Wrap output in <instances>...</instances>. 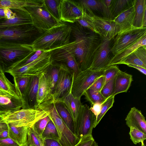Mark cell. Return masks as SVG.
<instances>
[{"label":"cell","mask_w":146,"mask_h":146,"mask_svg":"<svg viewBox=\"0 0 146 146\" xmlns=\"http://www.w3.org/2000/svg\"><path fill=\"white\" fill-rule=\"evenodd\" d=\"M70 25L74 40L69 45L73 50L80 70L84 71L90 67L101 37L89 29L87 30L76 22Z\"/></svg>","instance_id":"obj_1"},{"label":"cell","mask_w":146,"mask_h":146,"mask_svg":"<svg viewBox=\"0 0 146 146\" xmlns=\"http://www.w3.org/2000/svg\"><path fill=\"white\" fill-rule=\"evenodd\" d=\"M70 25L61 23L41 34L31 44L34 50L51 51L71 42Z\"/></svg>","instance_id":"obj_2"},{"label":"cell","mask_w":146,"mask_h":146,"mask_svg":"<svg viewBox=\"0 0 146 146\" xmlns=\"http://www.w3.org/2000/svg\"><path fill=\"white\" fill-rule=\"evenodd\" d=\"M35 52L31 44L0 41V72L26 60Z\"/></svg>","instance_id":"obj_3"},{"label":"cell","mask_w":146,"mask_h":146,"mask_svg":"<svg viewBox=\"0 0 146 146\" xmlns=\"http://www.w3.org/2000/svg\"><path fill=\"white\" fill-rule=\"evenodd\" d=\"M37 108L49 113V116L54 124L58 133V142L62 146H73L80 139L64 123L56 111L52 100L42 103Z\"/></svg>","instance_id":"obj_4"},{"label":"cell","mask_w":146,"mask_h":146,"mask_svg":"<svg viewBox=\"0 0 146 146\" xmlns=\"http://www.w3.org/2000/svg\"><path fill=\"white\" fill-rule=\"evenodd\" d=\"M41 34L33 24L18 25L0 30V41L31 44Z\"/></svg>","instance_id":"obj_5"},{"label":"cell","mask_w":146,"mask_h":146,"mask_svg":"<svg viewBox=\"0 0 146 146\" xmlns=\"http://www.w3.org/2000/svg\"><path fill=\"white\" fill-rule=\"evenodd\" d=\"M49 114L48 111L38 109H22L3 116L0 121L15 127H30Z\"/></svg>","instance_id":"obj_6"},{"label":"cell","mask_w":146,"mask_h":146,"mask_svg":"<svg viewBox=\"0 0 146 146\" xmlns=\"http://www.w3.org/2000/svg\"><path fill=\"white\" fill-rule=\"evenodd\" d=\"M51 62L50 51H43L33 62L20 67L9 69L5 72L9 74L13 78L33 76L39 77L42 74L46 73Z\"/></svg>","instance_id":"obj_7"},{"label":"cell","mask_w":146,"mask_h":146,"mask_svg":"<svg viewBox=\"0 0 146 146\" xmlns=\"http://www.w3.org/2000/svg\"><path fill=\"white\" fill-rule=\"evenodd\" d=\"M105 70L94 71L88 69L74 74L71 90L74 97L81 99L84 92L98 78L103 75Z\"/></svg>","instance_id":"obj_8"},{"label":"cell","mask_w":146,"mask_h":146,"mask_svg":"<svg viewBox=\"0 0 146 146\" xmlns=\"http://www.w3.org/2000/svg\"><path fill=\"white\" fill-rule=\"evenodd\" d=\"M146 35V27L136 28L119 33L115 37L111 46L113 56H115L133 44Z\"/></svg>","instance_id":"obj_9"},{"label":"cell","mask_w":146,"mask_h":146,"mask_svg":"<svg viewBox=\"0 0 146 146\" xmlns=\"http://www.w3.org/2000/svg\"><path fill=\"white\" fill-rule=\"evenodd\" d=\"M24 7L31 15L34 25L40 34L61 23L52 16L46 9L43 3L38 5Z\"/></svg>","instance_id":"obj_10"},{"label":"cell","mask_w":146,"mask_h":146,"mask_svg":"<svg viewBox=\"0 0 146 146\" xmlns=\"http://www.w3.org/2000/svg\"><path fill=\"white\" fill-rule=\"evenodd\" d=\"M96 118L86 104L82 105L79 109L76 123L74 126L75 134L80 138L92 135L95 128Z\"/></svg>","instance_id":"obj_11"},{"label":"cell","mask_w":146,"mask_h":146,"mask_svg":"<svg viewBox=\"0 0 146 146\" xmlns=\"http://www.w3.org/2000/svg\"><path fill=\"white\" fill-rule=\"evenodd\" d=\"M59 64L58 78L52 95L53 102L58 100L70 91L74 74L66 66Z\"/></svg>","instance_id":"obj_12"},{"label":"cell","mask_w":146,"mask_h":146,"mask_svg":"<svg viewBox=\"0 0 146 146\" xmlns=\"http://www.w3.org/2000/svg\"><path fill=\"white\" fill-rule=\"evenodd\" d=\"M111 48L110 40L101 37L100 42L94 53L92 64L89 69L96 71L107 68L113 56Z\"/></svg>","instance_id":"obj_13"},{"label":"cell","mask_w":146,"mask_h":146,"mask_svg":"<svg viewBox=\"0 0 146 146\" xmlns=\"http://www.w3.org/2000/svg\"><path fill=\"white\" fill-rule=\"evenodd\" d=\"M68 44L50 51V59L52 62L66 66L76 74L80 70L73 50Z\"/></svg>","instance_id":"obj_14"},{"label":"cell","mask_w":146,"mask_h":146,"mask_svg":"<svg viewBox=\"0 0 146 146\" xmlns=\"http://www.w3.org/2000/svg\"><path fill=\"white\" fill-rule=\"evenodd\" d=\"M92 18L97 33L103 38L111 40L120 32L119 27L113 20L95 15Z\"/></svg>","instance_id":"obj_15"},{"label":"cell","mask_w":146,"mask_h":146,"mask_svg":"<svg viewBox=\"0 0 146 146\" xmlns=\"http://www.w3.org/2000/svg\"><path fill=\"white\" fill-rule=\"evenodd\" d=\"M61 21L73 23L82 15L83 10L77 1L60 0L59 6Z\"/></svg>","instance_id":"obj_16"},{"label":"cell","mask_w":146,"mask_h":146,"mask_svg":"<svg viewBox=\"0 0 146 146\" xmlns=\"http://www.w3.org/2000/svg\"><path fill=\"white\" fill-rule=\"evenodd\" d=\"M39 78L37 76L30 77L27 87L21 97L22 109H35Z\"/></svg>","instance_id":"obj_17"},{"label":"cell","mask_w":146,"mask_h":146,"mask_svg":"<svg viewBox=\"0 0 146 146\" xmlns=\"http://www.w3.org/2000/svg\"><path fill=\"white\" fill-rule=\"evenodd\" d=\"M11 9L16 13L15 17L9 19H0V30L15 26L33 24L31 15L24 7Z\"/></svg>","instance_id":"obj_18"},{"label":"cell","mask_w":146,"mask_h":146,"mask_svg":"<svg viewBox=\"0 0 146 146\" xmlns=\"http://www.w3.org/2000/svg\"><path fill=\"white\" fill-rule=\"evenodd\" d=\"M22 106L21 98L7 94L0 89V115L2 117L20 109Z\"/></svg>","instance_id":"obj_19"},{"label":"cell","mask_w":146,"mask_h":146,"mask_svg":"<svg viewBox=\"0 0 146 146\" xmlns=\"http://www.w3.org/2000/svg\"><path fill=\"white\" fill-rule=\"evenodd\" d=\"M82 9L86 11H97L103 17L111 20L114 19L111 15L110 8L106 6L104 0H81L77 1Z\"/></svg>","instance_id":"obj_20"},{"label":"cell","mask_w":146,"mask_h":146,"mask_svg":"<svg viewBox=\"0 0 146 146\" xmlns=\"http://www.w3.org/2000/svg\"><path fill=\"white\" fill-rule=\"evenodd\" d=\"M125 121L129 128L133 127L146 134V121L141 111L135 107L131 108L127 114Z\"/></svg>","instance_id":"obj_21"},{"label":"cell","mask_w":146,"mask_h":146,"mask_svg":"<svg viewBox=\"0 0 146 146\" xmlns=\"http://www.w3.org/2000/svg\"><path fill=\"white\" fill-rule=\"evenodd\" d=\"M133 81L132 75L120 70L115 78L114 91L112 96L126 92Z\"/></svg>","instance_id":"obj_22"},{"label":"cell","mask_w":146,"mask_h":146,"mask_svg":"<svg viewBox=\"0 0 146 146\" xmlns=\"http://www.w3.org/2000/svg\"><path fill=\"white\" fill-rule=\"evenodd\" d=\"M135 15L133 27H146V0H134Z\"/></svg>","instance_id":"obj_23"},{"label":"cell","mask_w":146,"mask_h":146,"mask_svg":"<svg viewBox=\"0 0 146 146\" xmlns=\"http://www.w3.org/2000/svg\"><path fill=\"white\" fill-rule=\"evenodd\" d=\"M57 101L61 102L64 104L72 119L74 126L79 109L82 105L80 99L75 98L72 94L71 90Z\"/></svg>","instance_id":"obj_24"},{"label":"cell","mask_w":146,"mask_h":146,"mask_svg":"<svg viewBox=\"0 0 146 146\" xmlns=\"http://www.w3.org/2000/svg\"><path fill=\"white\" fill-rule=\"evenodd\" d=\"M119 64H132L146 69V46L137 48L124 58Z\"/></svg>","instance_id":"obj_25"},{"label":"cell","mask_w":146,"mask_h":146,"mask_svg":"<svg viewBox=\"0 0 146 146\" xmlns=\"http://www.w3.org/2000/svg\"><path fill=\"white\" fill-rule=\"evenodd\" d=\"M134 15L135 9L133 5L114 19L113 21L120 28V32L130 29L133 27Z\"/></svg>","instance_id":"obj_26"},{"label":"cell","mask_w":146,"mask_h":146,"mask_svg":"<svg viewBox=\"0 0 146 146\" xmlns=\"http://www.w3.org/2000/svg\"><path fill=\"white\" fill-rule=\"evenodd\" d=\"M7 124L9 137L21 146H27V133L29 127H15L10 124Z\"/></svg>","instance_id":"obj_27"},{"label":"cell","mask_w":146,"mask_h":146,"mask_svg":"<svg viewBox=\"0 0 146 146\" xmlns=\"http://www.w3.org/2000/svg\"><path fill=\"white\" fill-rule=\"evenodd\" d=\"M45 74H42L39 77V86L36 96L35 109L42 103L52 100V94L48 88Z\"/></svg>","instance_id":"obj_28"},{"label":"cell","mask_w":146,"mask_h":146,"mask_svg":"<svg viewBox=\"0 0 146 146\" xmlns=\"http://www.w3.org/2000/svg\"><path fill=\"white\" fill-rule=\"evenodd\" d=\"M142 46H146V35L120 53L113 56L108 66L119 64L128 56L138 48Z\"/></svg>","instance_id":"obj_29"},{"label":"cell","mask_w":146,"mask_h":146,"mask_svg":"<svg viewBox=\"0 0 146 146\" xmlns=\"http://www.w3.org/2000/svg\"><path fill=\"white\" fill-rule=\"evenodd\" d=\"M43 0H0V9H13L41 4Z\"/></svg>","instance_id":"obj_30"},{"label":"cell","mask_w":146,"mask_h":146,"mask_svg":"<svg viewBox=\"0 0 146 146\" xmlns=\"http://www.w3.org/2000/svg\"><path fill=\"white\" fill-rule=\"evenodd\" d=\"M53 102L56 111L61 119L68 128L74 133L72 119L64 104L60 101Z\"/></svg>","instance_id":"obj_31"},{"label":"cell","mask_w":146,"mask_h":146,"mask_svg":"<svg viewBox=\"0 0 146 146\" xmlns=\"http://www.w3.org/2000/svg\"><path fill=\"white\" fill-rule=\"evenodd\" d=\"M59 70V64L52 61L45 74L48 88L52 95L58 78Z\"/></svg>","instance_id":"obj_32"},{"label":"cell","mask_w":146,"mask_h":146,"mask_svg":"<svg viewBox=\"0 0 146 146\" xmlns=\"http://www.w3.org/2000/svg\"><path fill=\"white\" fill-rule=\"evenodd\" d=\"M134 0H111L110 7L111 14L114 19L134 5Z\"/></svg>","instance_id":"obj_33"},{"label":"cell","mask_w":146,"mask_h":146,"mask_svg":"<svg viewBox=\"0 0 146 146\" xmlns=\"http://www.w3.org/2000/svg\"><path fill=\"white\" fill-rule=\"evenodd\" d=\"M4 73L0 72V89L7 94L21 98L16 89L14 84H12L6 77Z\"/></svg>","instance_id":"obj_34"},{"label":"cell","mask_w":146,"mask_h":146,"mask_svg":"<svg viewBox=\"0 0 146 146\" xmlns=\"http://www.w3.org/2000/svg\"><path fill=\"white\" fill-rule=\"evenodd\" d=\"M60 0H43V3L46 9L57 21L60 23L61 21L60 16L59 6Z\"/></svg>","instance_id":"obj_35"},{"label":"cell","mask_w":146,"mask_h":146,"mask_svg":"<svg viewBox=\"0 0 146 146\" xmlns=\"http://www.w3.org/2000/svg\"><path fill=\"white\" fill-rule=\"evenodd\" d=\"M83 95L92 105L96 103L102 104L106 100L100 92L95 91L89 88L84 92Z\"/></svg>","instance_id":"obj_36"},{"label":"cell","mask_w":146,"mask_h":146,"mask_svg":"<svg viewBox=\"0 0 146 146\" xmlns=\"http://www.w3.org/2000/svg\"><path fill=\"white\" fill-rule=\"evenodd\" d=\"M82 10V15L76 22L82 27L88 29L97 33L92 18L93 16Z\"/></svg>","instance_id":"obj_37"},{"label":"cell","mask_w":146,"mask_h":146,"mask_svg":"<svg viewBox=\"0 0 146 146\" xmlns=\"http://www.w3.org/2000/svg\"><path fill=\"white\" fill-rule=\"evenodd\" d=\"M43 139H55L58 141V135L56 127L51 119L47 123L42 136Z\"/></svg>","instance_id":"obj_38"},{"label":"cell","mask_w":146,"mask_h":146,"mask_svg":"<svg viewBox=\"0 0 146 146\" xmlns=\"http://www.w3.org/2000/svg\"><path fill=\"white\" fill-rule=\"evenodd\" d=\"M114 97L115 96H110L102 104L100 113L96 118L95 127L98 124L108 110L113 106L114 102Z\"/></svg>","instance_id":"obj_39"},{"label":"cell","mask_w":146,"mask_h":146,"mask_svg":"<svg viewBox=\"0 0 146 146\" xmlns=\"http://www.w3.org/2000/svg\"><path fill=\"white\" fill-rule=\"evenodd\" d=\"M30 77L21 76L13 78L14 84L21 97L27 87Z\"/></svg>","instance_id":"obj_40"},{"label":"cell","mask_w":146,"mask_h":146,"mask_svg":"<svg viewBox=\"0 0 146 146\" xmlns=\"http://www.w3.org/2000/svg\"><path fill=\"white\" fill-rule=\"evenodd\" d=\"M129 128V134L133 143L135 145L140 143L144 144V141L146 139V134L133 127H131Z\"/></svg>","instance_id":"obj_41"},{"label":"cell","mask_w":146,"mask_h":146,"mask_svg":"<svg viewBox=\"0 0 146 146\" xmlns=\"http://www.w3.org/2000/svg\"><path fill=\"white\" fill-rule=\"evenodd\" d=\"M43 143V139L34 131L32 126L28 129L27 146L34 145L36 146H40Z\"/></svg>","instance_id":"obj_42"},{"label":"cell","mask_w":146,"mask_h":146,"mask_svg":"<svg viewBox=\"0 0 146 146\" xmlns=\"http://www.w3.org/2000/svg\"><path fill=\"white\" fill-rule=\"evenodd\" d=\"M120 70L116 65L109 66L105 69L103 75L104 80V85L108 81L114 78Z\"/></svg>","instance_id":"obj_43"},{"label":"cell","mask_w":146,"mask_h":146,"mask_svg":"<svg viewBox=\"0 0 146 146\" xmlns=\"http://www.w3.org/2000/svg\"><path fill=\"white\" fill-rule=\"evenodd\" d=\"M49 115L39 120L32 126L36 132L42 137V133L47 123L51 120Z\"/></svg>","instance_id":"obj_44"},{"label":"cell","mask_w":146,"mask_h":146,"mask_svg":"<svg viewBox=\"0 0 146 146\" xmlns=\"http://www.w3.org/2000/svg\"><path fill=\"white\" fill-rule=\"evenodd\" d=\"M115 78L105 84L100 91L102 95L106 99L112 96L113 93Z\"/></svg>","instance_id":"obj_45"},{"label":"cell","mask_w":146,"mask_h":146,"mask_svg":"<svg viewBox=\"0 0 146 146\" xmlns=\"http://www.w3.org/2000/svg\"><path fill=\"white\" fill-rule=\"evenodd\" d=\"M95 142L92 135H86L81 137L73 146H92Z\"/></svg>","instance_id":"obj_46"},{"label":"cell","mask_w":146,"mask_h":146,"mask_svg":"<svg viewBox=\"0 0 146 146\" xmlns=\"http://www.w3.org/2000/svg\"><path fill=\"white\" fill-rule=\"evenodd\" d=\"M104 76H102L98 78L88 88L95 91L100 92L104 85Z\"/></svg>","instance_id":"obj_47"},{"label":"cell","mask_w":146,"mask_h":146,"mask_svg":"<svg viewBox=\"0 0 146 146\" xmlns=\"http://www.w3.org/2000/svg\"><path fill=\"white\" fill-rule=\"evenodd\" d=\"M0 146H21L10 138L0 139Z\"/></svg>","instance_id":"obj_48"},{"label":"cell","mask_w":146,"mask_h":146,"mask_svg":"<svg viewBox=\"0 0 146 146\" xmlns=\"http://www.w3.org/2000/svg\"><path fill=\"white\" fill-rule=\"evenodd\" d=\"M102 104L96 103L92 105L90 108L91 111L94 114L96 118L100 113L102 106Z\"/></svg>","instance_id":"obj_49"},{"label":"cell","mask_w":146,"mask_h":146,"mask_svg":"<svg viewBox=\"0 0 146 146\" xmlns=\"http://www.w3.org/2000/svg\"><path fill=\"white\" fill-rule=\"evenodd\" d=\"M44 146H62L56 140L46 139H43Z\"/></svg>","instance_id":"obj_50"},{"label":"cell","mask_w":146,"mask_h":146,"mask_svg":"<svg viewBox=\"0 0 146 146\" xmlns=\"http://www.w3.org/2000/svg\"><path fill=\"white\" fill-rule=\"evenodd\" d=\"M4 13L6 19H9L15 18L16 15V13L9 8L4 9Z\"/></svg>","instance_id":"obj_51"},{"label":"cell","mask_w":146,"mask_h":146,"mask_svg":"<svg viewBox=\"0 0 146 146\" xmlns=\"http://www.w3.org/2000/svg\"><path fill=\"white\" fill-rule=\"evenodd\" d=\"M129 67L134 68L137 70L139 71L143 74L146 75V69L139 66L132 64H128L127 65Z\"/></svg>","instance_id":"obj_52"},{"label":"cell","mask_w":146,"mask_h":146,"mask_svg":"<svg viewBox=\"0 0 146 146\" xmlns=\"http://www.w3.org/2000/svg\"><path fill=\"white\" fill-rule=\"evenodd\" d=\"M2 117L0 118V134L4 131L8 129V124L4 122H1L0 121Z\"/></svg>","instance_id":"obj_53"},{"label":"cell","mask_w":146,"mask_h":146,"mask_svg":"<svg viewBox=\"0 0 146 146\" xmlns=\"http://www.w3.org/2000/svg\"><path fill=\"white\" fill-rule=\"evenodd\" d=\"M8 129L3 131L0 134V139H3L9 137Z\"/></svg>","instance_id":"obj_54"},{"label":"cell","mask_w":146,"mask_h":146,"mask_svg":"<svg viewBox=\"0 0 146 146\" xmlns=\"http://www.w3.org/2000/svg\"><path fill=\"white\" fill-rule=\"evenodd\" d=\"M6 19L4 13V9H0V19Z\"/></svg>","instance_id":"obj_55"},{"label":"cell","mask_w":146,"mask_h":146,"mask_svg":"<svg viewBox=\"0 0 146 146\" xmlns=\"http://www.w3.org/2000/svg\"><path fill=\"white\" fill-rule=\"evenodd\" d=\"M105 5L107 7H109L110 6L111 0H104Z\"/></svg>","instance_id":"obj_56"},{"label":"cell","mask_w":146,"mask_h":146,"mask_svg":"<svg viewBox=\"0 0 146 146\" xmlns=\"http://www.w3.org/2000/svg\"><path fill=\"white\" fill-rule=\"evenodd\" d=\"M97 144V143L96 142L92 146H96Z\"/></svg>","instance_id":"obj_57"},{"label":"cell","mask_w":146,"mask_h":146,"mask_svg":"<svg viewBox=\"0 0 146 146\" xmlns=\"http://www.w3.org/2000/svg\"><path fill=\"white\" fill-rule=\"evenodd\" d=\"M27 146H36L35 145H28Z\"/></svg>","instance_id":"obj_58"},{"label":"cell","mask_w":146,"mask_h":146,"mask_svg":"<svg viewBox=\"0 0 146 146\" xmlns=\"http://www.w3.org/2000/svg\"><path fill=\"white\" fill-rule=\"evenodd\" d=\"M141 146H145L144 145V144H141Z\"/></svg>","instance_id":"obj_59"},{"label":"cell","mask_w":146,"mask_h":146,"mask_svg":"<svg viewBox=\"0 0 146 146\" xmlns=\"http://www.w3.org/2000/svg\"><path fill=\"white\" fill-rule=\"evenodd\" d=\"M2 117L0 115V118H1Z\"/></svg>","instance_id":"obj_60"},{"label":"cell","mask_w":146,"mask_h":146,"mask_svg":"<svg viewBox=\"0 0 146 146\" xmlns=\"http://www.w3.org/2000/svg\"><path fill=\"white\" fill-rule=\"evenodd\" d=\"M96 146H98V144H97V143L96 144Z\"/></svg>","instance_id":"obj_61"}]
</instances>
